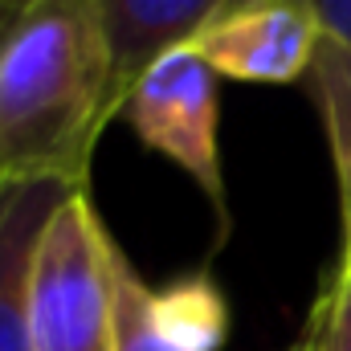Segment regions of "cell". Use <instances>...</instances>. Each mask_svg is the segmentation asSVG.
Returning <instances> with one entry per match:
<instances>
[{"instance_id": "cell-9", "label": "cell", "mask_w": 351, "mask_h": 351, "mask_svg": "<svg viewBox=\"0 0 351 351\" xmlns=\"http://www.w3.org/2000/svg\"><path fill=\"white\" fill-rule=\"evenodd\" d=\"M286 351H351V269L339 258L323 274L306 323Z\"/></svg>"}, {"instance_id": "cell-2", "label": "cell", "mask_w": 351, "mask_h": 351, "mask_svg": "<svg viewBox=\"0 0 351 351\" xmlns=\"http://www.w3.org/2000/svg\"><path fill=\"white\" fill-rule=\"evenodd\" d=\"M114 237L90 188L49 221L33 262V351H119L114 343Z\"/></svg>"}, {"instance_id": "cell-6", "label": "cell", "mask_w": 351, "mask_h": 351, "mask_svg": "<svg viewBox=\"0 0 351 351\" xmlns=\"http://www.w3.org/2000/svg\"><path fill=\"white\" fill-rule=\"evenodd\" d=\"M245 4H254V0H102L114 119H119L123 94L135 86V78L156 58L172 53L180 45H192L204 29H213L221 16H229Z\"/></svg>"}, {"instance_id": "cell-5", "label": "cell", "mask_w": 351, "mask_h": 351, "mask_svg": "<svg viewBox=\"0 0 351 351\" xmlns=\"http://www.w3.org/2000/svg\"><path fill=\"white\" fill-rule=\"evenodd\" d=\"M62 180L0 184V351H33V262L37 245L74 196Z\"/></svg>"}, {"instance_id": "cell-4", "label": "cell", "mask_w": 351, "mask_h": 351, "mask_svg": "<svg viewBox=\"0 0 351 351\" xmlns=\"http://www.w3.org/2000/svg\"><path fill=\"white\" fill-rule=\"evenodd\" d=\"M192 45L221 78L254 86H294L311 78L323 29L306 0H254L221 16Z\"/></svg>"}, {"instance_id": "cell-10", "label": "cell", "mask_w": 351, "mask_h": 351, "mask_svg": "<svg viewBox=\"0 0 351 351\" xmlns=\"http://www.w3.org/2000/svg\"><path fill=\"white\" fill-rule=\"evenodd\" d=\"M114 343L119 351H180L152 323V286L114 250Z\"/></svg>"}, {"instance_id": "cell-8", "label": "cell", "mask_w": 351, "mask_h": 351, "mask_svg": "<svg viewBox=\"0 0 351 351\" xmlns=\"http://www.w3.org/2000/svg\"><path fill=\"white\" fill-rule=\"evenodd\" d=\"M306 90L319 106L323 131H327V147H331V164H335V184H343L351 176V45L327 41L315 53Z\"/></svg>"}, {"instance_id": "cell-11", "label": "cell", "mask_w": 351, "mask_h": 351, "mask_svg": "<svg viewBox=\"0 0 351 351\" xmlns=\"http://www.w3.org/2000/svg\"><path fill=\"white\" fill-rule=\"evenodd\" d=\"M306 4L319 16V29L327 41L351 45V0H306Z\"/></svg>"}, {"instance_id": "cell-13", "label": "cell", "mask_w": 351, "mask_h": 351, "mask_svg": "<svg viewBox=\"0 0 351 351\" xmlns=\"http://www.w3.org/2000/svg\"><path fill=\"white\" fill-rule=\"evenodd\" d=\"M29 0H0V16H12L16 8H25Z\"/></svg>"}, {"instance_id": "cell-7", "label": "cell", "mask_w": 351, "mask_h": 351, "mask_svg": "<svg viewBox=\"0 0 351 351\" xmlns=\"http://www.w3.org/2000/svg\"><path fill=\"white\" fill-rule=\"evenodd\" d=\"M152 323L180 351H221L229 339V302L208 274H184L152 290Z\"/></svg>"}, {"instance_id": "cell-1", "label": "cell", "mask_w": 351, "mask_h": 351, "mask_svg": "<svg viewBox=\"0 0 351 351\" xmlns=\"http://www.w3.org/2000/svg\"><path fill=\"white\" fill-rule=\"evenodd\" d=\"M114 119L102 0H29L0 16V184H90Z\"/></svg>"}, {"instance_id": "cell-3", "label": "cell", "mask_w": 351, "mask_h": 351, "mask_svg": "<svg viewBox=\"0 0 351 351\" xmlns=\"http://www.w3.org/2000/svg\"><path fill=\"white\" fill-rule=\"evenodd\" d=\"M119 119L139 135L143 147L160 152L196 180L213 204L221 250L233 229L221 168V74L196 53V45H180L135 78L119 102Z\"/></svg>"}, {"instance_id": "cell-12", "label": "cell", "mask_w": 351, "mask_h": 351, "mask_svg": "<svg viewBox=\"0 0 351 351\" xmlns=\"http://www.w3.org/2000/svg\"><path fill=\"white\" fill-rule=\"evenodd\" d=\"M339 217H343V241H339V262L351 269V176L339 184Z\"/></svg>"}]
</instances>
